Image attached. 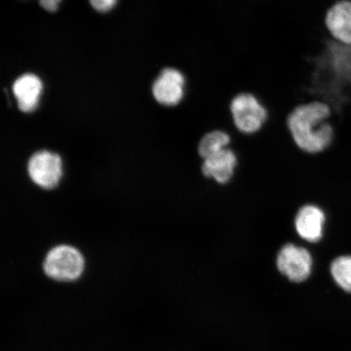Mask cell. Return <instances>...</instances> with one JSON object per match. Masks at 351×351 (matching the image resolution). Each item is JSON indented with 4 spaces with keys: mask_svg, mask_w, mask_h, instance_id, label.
Returning a JSON list of instances; mask_svg holds the SVG:
<instances>
[{
    "mask_svg": "<svg viewBox=\"0 0 351 351\" xmlns=\"http://www.w3.org/2000/svg\"><path fill=\"white\" fill-rule=\"evenodd\" d=\"M232 142L231 136L221 130L208 132L200 139L197 152L202 159L229 148Z\"/></svg>",
    "mask_w": 351,
    "mask_h": 351,
    "instance_id": "obj_11",
    "label": "cell"
},
{
    "mask_svg": "<svg viewBox=\"0 0 351 351\" xmlns=\"http://www.w3.org/2000/svg\"><path fill=\"white\" fill-rule=\"evenodd\" d=\"M117 0H90V3L96 11L106 12L116 5Z\"/></svg>",
    "mask_w": 351,
    "mask_h": 351,
    "instance_id": "obj_13",
    "label": "cell"
},
{
    "mask_svg": "<svg viewBox=\"0 0 351 351\" xmlns=\"http://www.w3.org/2000/svg\"><path fill=\"white\" fill-rule=\"evenodd\" d=\"M62 162L57 154L47 151L34 153L28 162L29 178L38 186L47 190L58 185L62 175Z\"/></svg>",
    "mask_w": 351,
    "mask_h": 351,
    "instance_id": "obj_6",
    "label": "cell"
},
{
    "mask_svg": "<svg viewBox=\"0 0 351 351\" xmlns=\"http://www.w3.org/2000/svg\"><path fill=\"white\" fill-rule=\"evenodd\" d=\"M330 271L337 284L345 291L351 293V254H340L333 258Z\"/></svg>",
    "mask_w": 351,
    "mask_h": 351,
    "instance_id": "obj_12",
    "label": "cell"
},
{
    "mask_svg": "<svg viewBox=\"0 0 351 351\" xmlns=\"http://www.w3.org/2000/svg\"><path fill=\"white\" fill-rule=\"evenodd\" d=\"M230 108L236 129L245 135L257 134L269 119V111L251 92H241L235 95Z\"/></svg>",
    "mask_w": 351,
    "mask_h": 351,
    "instance_id": "obj_2",
    "label": "cell"
},
{
    "mask_svg": "<svg viewBox=\"0 0 351 351\" xmlns=\"http://www.w3.org/2000/svg\"><path fill=\"white\" fill-rule=\"evenodd\" d=\"M187 83L186 75L181 69L165 68L153 83L154 98L165 107H178L186 97Z\"/></svg>",
    "mask_w": 351,
    "mask_h": 351,
    "instance_id": "obj_5",
    "label": "cell"
},
{
    "mask_svg": "<svg viewBox=\"0 0 351 351\" xmlns=\"http://www.w3.org/2000/svg\"><path fill=\"white\" fill-rule=\"evenodd\" d=\"M61 0H39L40 5L48 12H55L59 7Z\"/></svg>",
    "mask_w": 351,
    "mask_h": 351,
    "instance_id": "obj_14",
    "label": "cell"
},
{
    "mask_svg": "<svg viewBox=\"0 0 351 351\" xmlns=\"http://www.w3.org/2000/svg\"><path fill=\"white\" fill-rule=\"evenodd\" d=\"M84 266V258L76 248L61 245L47 253L43 270L51 279L71 282L80 278Z\"/></svg>",
    "mask_w": 351,
    "mask_h": 351,
    "instance_id": "obj_3",
    "label": "cell"
},
{
    "mask_svg": "<svg viewBox=\"0 0 351 351\" xmlns=\"http://www.w3.org/2000/svg\"><path fill=\"white\" fill-rule=\"evenodd\" d=\"M313 263L310 249L293 243L283 245L276 258V266L280 273L293 282H302L308 278Z\"/></svg>",
    "mask_w": 351,
    "mask_h": 351,
    "instance_id": "obj_4",
    "label": "cell"
},
{
    "mask_svg": "<svg viewBox=\"0 0 351 351\" xmlns=\"http://www.w3.org/2000/svg\"><path fill=\"white\" fill-rule=\"evenodd\" d=\"M324 24L335 40L351 45L350 0H339L333 4L326 12Z\"/></svg>",
    "mask_w": 351,
    "mask_h": 351,
    "instance_id": "obj_9",
    "label": "cell"
},
{
    "mask_svg": "<svg viewBox=\"0 0 351 351\" xmlns=\"http://www.w3.org/2000/svg\"><path fill=\"white\" fill-rule=\"evenodd\" d=\"M238 164V156L229 147L203 160L202 172L206 178L226 185L234 178Z\"/></svg>",
    "mask_w": 351,
    "mask_h": 351,
    "instance_id": "obj_8",
    "label": "cell"
},
{
    "mask_svg": "<svg viewBox=\"0 0 351 351\" xmlns=\"http://www.w3.org/2000/svg\"><path fill=\"white\" fill-rule=\"evenodd\" d=\"M12 90L21 111L32 112L38 107L43 83L34 74L26 73L16 79Z\"/></svg>",
    "mask_w": 351,
    "mask_h": 351,
    "instance_id": "obj_10",
    "label": "cell"
},
{
    "mask_svg": "<svg viewBox=\"0 0 351 351\" xmlns=\"http://www.w3.org/2000/svg\"><path fill=\"white\" fill-rule=\"evenodd\" d=\"M332 109L320 100L298 105L289 114L287 126L301 151L319 154L326 151L335 140V129L328 121Z\"/></svg>",
    "mask_w": 351,
    "mask_h": 351,
    "instance_id": "obj_1",
    "label": "cell"
},
{
    "mask_svg": "<svg viewBox=\"0 0 351 351\" xmlns=\"http://www.w3.org/2000/svg\"><path fill=\"white\" fill-rule=\"evenodd\" d=\"M326 223V212L313 204L302 206L295 219L297 234L307 244H317L324 239Z\"/></svg>",
    "mask_w": 351,
    "mask_h": 351,
    "instance_id": "obj_7",
    "label": "cell"
}]
</instances>
